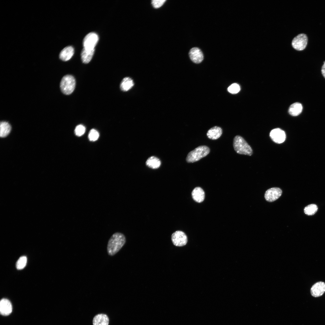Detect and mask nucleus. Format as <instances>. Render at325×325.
Returning <instances> with one entry per match:
<instances>
[{"label": "nucleus", "mask_w": 325, "mask_h": 325, "mask_svg": "<svg viewBox=\"0 0 325 325\" xmlns=\"http://www.w3.org/2000/svg\"><path fill=\"white\" fill-rule=\"evenodd\" d=\"M282 191L278 187H273L268 189L265 194V200L269 202H272L277 200L281 195Z\"/></svg>", "instance_id": "nucleus-8"}, {"label": "nucleus", "mask_w": 325, "mask_h": 325, "mask_svg": "<svg viewBox=\"0 0 325 325\" xmlns=\"http://www.w3.org/2000/svg\"><path fill=\"white\" fill-rule=\"evenodd\" d=\"M109 319L104 314H99L94 316L93 320V325H108Z\"/></svg>", "instance_id": "nucleus-16"}, {"label": "nucleus", "mask_w": 325, "mask_h": 325, "mask_svg": "<svg viewBox=\"0 0 325 325\" xmlns=\"http://www.w3.org/2000/svg\"><path fill=\"white\" fill-rule=\"evenodd\" d=\"M74 53L73 48L71 46H67L64 48L60 52L59 57L62 60L67 61L72 57Z\"/></svg>", "instance_id": "nucleus-14"}, {"label": "nucleus", "mask_w": 325, "mask_h": 325, "mask_svg": "<svg viewBox=\"0 0 325 325\" xmlns=\"http://www.w3.org/2000/svg\"><path fill=\"white\" fill-rule=\"evenodd\" d=\"M317 210V206L315 204H311L305 207L304 208V211L305 214L310 215L314 214Z\"/></svg>", "instance_id": "nucleus-22"}, {"label": "nucleus", "mask_w": 325, "mask_h": 325, "mask_svg": "<svg viewBox=\"0 0 325 325\" xmlns=\"http://www.w3.org/2000/svg\"><path fill=\"white\" fill-rule=\"evenodd\" d=\"M85 130V126L82 125H79L76 127L75 132L76 135L80 136L84 133Z\"/></svg>", "instance_id": "nucleus-26"}, {"label": "nucleus", "mask_w": 325, "mask_h": 325, "mask_svg": "<svg viewBox=\"0 0 325 325\" xmlns=\"http://www.w3.org/2000/svg\"><path fill=\"white\" fill-rule=\"evenodd\" d=\"M27 258L25 256L20 257L17 260L16 265V268L18 270L23 268L26 266L27 262Z\"/></svg>", "instance_id": "nucleus-23"}, {"label": "nucleus", "mask_w": 325, "mask_h": 325, "mask_svg": "<svg viewBox=\"0 0 325 325\" xmlns=\"http://www.w3.org/2000/svg\"><path fill=\"white\" fill-rule=\"evenodd\" d=\"M191 194L193 200L197 203L202 202L204 199L205 192L200 187L195 188L193 190Z\"/></svg>", "instance_id": "nucleus-13"}, {"label": "nucleus", "mask_w": 325, "mask_h": 325, "mask_svg": "<svg viewBox=\"0 0 325 325\" xmlns=\"http://www.w3.org/2000/svg\"><path fill=\"white\" fill-rule=\"evenodd\" d=\"M171 240L173 244L177 246H184L187 242V235L181 231H177L173 233L171 236Z\"/></svg>", "instance_id": "nucleus-6"}, {"label": "nucleus", "mask_w": 325, "mask_h": 325, "mask_svg": "<svg viewBox=\"0 0 325 325\" xmlns=\"http://www.w3.org/2000/svg\"><path fill=\"white\" fill-rule=\"evenodd\" d=\"M210 152L209 148L205 145L199 146L188 154L186 160L188 163H193L198 161L205 157Z\"/></svg>", "instance_id": "nucleus-3"}, {"label": "nucleus", "mask_w": 325, "mask_h": 325, "mask_svg": "<svg viewBox=\"0 0 325 325\" xmlns=\"http://www.w3.org/2000/svg\"><path fill=\"white\" fill-rule=\"evenodd\" d=\"M270 136L273 141L277 144L283 143L286 138L284 132L279 128L272 130L270 132Z\"/></svg>", "instance_id": "nucleus-9"}, {"label": "nucleus", "mask_w": 325, "mask_h": 325, "mask_svg": "<svg viewBox=\"0 0 325 325\" xmlns=\"http://www.w3.org/2000/svg\"><path fill=\"white\" fill-rule=\"evenodd\" d=\"M94 49H88L84 48L81 53V58L85 63H88L91 60L94 54Z\"/></svg>", "instance_id": "nucleus-17"}, {"label": "nucleus", "mask_w": 325, "mask_h": 325, "mask_svg": "<svg viewBox=\"0 0 325 325\" xmlns=\"http://www.w3.org/2000/svg\"><path fill=\"white\" fill-rule=\"evenodd\" d=\"M240 90V87L239 85L236 83L232 84L228 88V91L232 94L238 93Z\"/></svg>", "instance_id": "nucleus-24"}, {"label": "nucleus", "mask_w": 325, "mask_h": 325, "mask_svg": "<svg viewBox=\"0 0 325 325\" xmlns=\"http://www.w3.org/2000/svg\"><path fill=\"white\" fill-rule=\"evenodd\" d=\"M321 72L323 76L325 78V61L324 62V63L322 67Z\"/></svg>", "instance_id": "nucleus-28"}, {"label": "nucleus", "mask_w": 325, "mask_h": 325, "mask_svg": "<svg viewBox=\"0 0 325 325\" xmlns=\"http://www.w3.org/2000/svg\"><path fill=\"white\" fill-rule=\"evenodd\" d=\"M189 55L191 60L196 63H201L203 59V55L202 51L197 47H194L191 49Z\"/></svg>", "instance_id": "nucleus-11"}, {"label": "nucleus", "mask_w": 325, "mask_h": 325, "mask_svg": "<svg viewBox=\"0 0 325 325\" xmlns=\"http://www.w3.org/2000/svg\"><path fill=\"white\" fill-rule=\"evenodd\" d=\"M308 39L307 35L304 33H300L292 39L291 45L295 50L302 51L306 48L308 43Z\"/></svg>", "instance_id": "nucleus-5"}, {"label": "nucleus", "mask_w": 325, "mask_h": 325, "mask_svg": "<svg viewBox=\"0 0 325 325\" xmlns=\"http://www.w3.org/2000/svg\"><path fill=\"white\" fill-rule=\"evenodd\" d=\"M222 133V130L221 127L215 126L208 130L207 133V136L211 139L216 140L220 137Z\"/></svg>", "instance_id": "nucleus-15"}, {"label": "nucleus", "mask_w": 325, "mask_h": 325, "mask_svg": "<svg viewBox=\"0 0 325 325\" xmlns=\"http://www.w3.org/2000/svg\"><path fill=\"white\" fill-rule=\"evenodd\" d=\"M11 127L10 124L5 121L1 122L0 124V136L1 138L7 136L10 133Z\"/></svg>", "instance_id": "nucleus-21"}, {"label": "nucleus", "mask_w": 325, "mask_h": 325, "mask_svg": "<svg viewBox=\"0 0 325 325\" xmlns=\"http://www.w3.org/2000/svg\"><path fill=\"white\" fill-rule=\"evenodd\" d=\"M99 134L98 131L94 129L91 130L88 135V138L91 141H94L98 138Z\"/></svg>", "instance_id": "nucleus-25"}, {"label": "nucleus", "mask_w": 325, "mask_h": 325, "mask_svg": "<svg viewBox=\"0 0 325 325\" xmlns=\"http://www.w3.org/2000/svg\"><path fill=\"white\" fill-rule=\"evenodd\" d=\"M98 40V35L95 33L91 32L87 35L83 42L84 48L88 49H94Z\"/></svg>", "instance_id": "nucleus-7"}, {"label": "nucleus", "mask_w": 325, "mask_h": 325, "mask_svg": "<svg viewBox=\"0 0 325 325\" xmlns=\"http://www.w3.org/2000/svg\"><path fill=\"white\" fill-rule=\"evenodd\" d=\"M146 165L152 169L158 168L161 164L160 159L155 156H151L149 157L146 162Z\"/></svg>", "instance_id": "nucleus-20"}, {"label": "nucleus", "mask_w": 325, "mask_h": 325, "mask_svg": "<svg viewBox=\"0 0 325 325\" xmlns=\"http://www.w3.org/2000/svg\"><path fill=\"white\" fill-rule=\"evenodd\" d=\"M76 85V81L74 77L70 75L64 76L62 79L60 87L62 92L66 95L71 94L74 91Z\"/></svg>", "instance_id": "nucleus-4"}, {"label": "nucleus", "mask_w": 325, "mask_h": 325, "mask_svg": "<svg viewBox=\"0 0 325 325\" xmlns=\"http://www.w3.org/2000/svg\"><path fill=\"white\" fill-rule=\"evenodd\" d=\"M126 242L125 235L120 232L113 234L109 239L107 247L108 254L112 256L117 253L122 248Z\"/></svg>", "instance_id": "nucleus-1"}, {"label": "nucleus", "mask_w": 325, "mask_h": 325, "mask_svg": "<svg viewBox=\"0 0 325 325\" xmlns=\"http://www.w3.org/2000/svg\"><path fill=\"white\" fill-rule=\"evenodd\" d=\"M166 1V0H153L151 3L154 8H157L161 7Z\"/></svg>", "instance_id": "nucleus-27"}, {"label": "nucleus", "mask_w": 325, "mask_h": 325, "mask_svg": "<svg viewBox=\"0 0 325 325\" xmlns=\"http://www.w3.org/2000/svg\"><path fill=\"white\" fill-rule=\"evenodd\" d=\"M302 108V105L301 103L296 102L292 104L290 106L288 112L289 114L291 116H296L301 113Z\"/></svg>", "instance_id": "nucleus-18"}, {"label": "nucleus", "mask_w": 325, "mask_h": 325, "mask_svg": "<svg viewBox=\"0 0 325 325\" xmlns=\"http://www.w3.org/2000/svg\"><path fill=\"white\" fill-rule=\"evenodd\" d=\"M134 85L132 79L129 77L124 78L121 81L120 84L121 90L124 91H128L131 89Z\"/></svg>", "instance_id": "nucleus-19"}, {"label": "nucleus", "mask_w": 325, "mask_h": 325, "mask_svg": "<svg viewBox=\"0 0 325 325\" xmlns=\"http://www.w3.org/2000/svg\"><path fill=\"white\" fill-rule=\"evenodd\" d=\"M12 305L10 301L6 298L2 299L0 301V313L4 316H8L12 311Z\"/></svg>", "instance_id": "nucleus-10"}, {"label": "nucleus", "mask_w": 325, "mask_h": 325, "mask_svg": "<svg viewBox=\"0 0 325 325\" xmlns=\"http://www.w3.org/2000/svg\"><path fill=\"white\" fill-rule=\"evenodd\" d=\"M325 292V283L320 281L314 284L311 289V295L317 297L322 296Z\"/></svg>", "instance_id": "nucleus-12"}, {"label": "nucleus", "mask_w": 325, "mask_h": 325, "mask_svg": "<svg viewBox=\"0 0 325 325\" xmlns=\"http://www.w3.org/2000/svg\"><path fill=\"white\" fill-rule=\"evenodd\" d=\"M233 145L235 151L238 153L251 156L252 150L245 139L240 135H236L234 138Z\"/></svg>", "instance_id": "nucleus-2"}]
</instances>
